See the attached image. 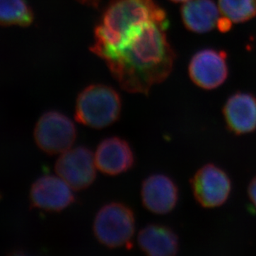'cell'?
<instances>
[{
    "mask_svg": "<svg viewBox=\"0 0 256 256\" xmlns=\"http://www.w3.org/2000/svg\"><path fill=\"white\" fill-rule=\"evenodd\" d=\"M97 170L108 176H118L130 171L136 165V154L124 138L112 136L103 140L94 152Z\"/></svg>",
    "mask_w": 256,
    "mask_h": 256,
    "instance_id": "cell-10",
    "label": "cell"
},
{
    "mask_svg": "<svg viewBox=\"0 0 256 256\" xmlns=\"http://www.w3.org/2000/svg\"><path fill=\"white\" fill-rule=\"evenodd\" d=\"M32 208L60 212L75 202L74 190L58 175H44L32 185L29 194Z\"/></svg>",
    "mask_w": 256,
    "mask_h": 256,
    "instance_id": "cell-8",
    "label": "cell"
},
{
    "mask_svg": "<svg viewBox=\"0 0 256 256\" xmlns=\"http://www.w3.org/2000/svg\"><path fill=\"white\" fill-rule=\"evenodd\" d=\"M38 147L49 155L60 154L75 144L78 130L68 116L56 110L44 113L34 128Z\"/></svg>",
    "mask_w": 256,
    "mask_h": 256,
    "instance_id": "cell-5",
    "label": "cell"
},
{
    "mask_svg": "<svg viewBox=\"0 0 256 256\" xmlns=\"http://www.w3.org/2000/svg\"><path fill=\"white\" fill-rule=\"evenodd\" d=\"M162 18L166 14L154 0H112L94 29L90 50L100 56L113 48L134 27Z\"/></svg>",
    "mask_w": 256,
    "mask_h": 256,
    "instance_id": "cell-2",
    "label": "cell"
},
{
    "mask_svg": "<svg viewBox=\"0 0 256 256\" xmlns=\"http://www.w3.org/2000/svg\"><path fill=\"white\" fill-rule=\"evenodd\" d=\"M140 249L146 256H176L179 237L168 226L152 223L140 230L137 238Z\"/></svg>",
    "mask_w": 256,
    "mask_h": 256,
    "instance_id": "cell-13",
    "label": "cell"
},
{
    "mask_svg": "<svg viewBox=\"0 0 256 256\" xmlns=\"http://www.w3.org/2000/svg\"><path fill=\"white\" fill-rule=\"evenodd\" d=\"M94 152L85 146L70 148L60 154L55 164L58 176L74 191H82L92 186L96 178Z\"/></svg>",
    "mask_w": 256,
    "mask_h": 256,
    "instance_id": "cell-7",
    "label": "cell"
},
{
    "mask_svg": "<svg viewBox=\"0 0 256 256\" xmlns=\"http://www.w3.org/2000/svg\"><path fill=\"white\" fill-rule=\"evenodd\" d=\"M168 24L167 17L142 22L99 56L126 92L147 94L170 76L175 54L168 41Z\"/></svg>",
    "mask_w": 256,
    "mask_h": 256,
    "instance_id": "cell-1",
    "label": "cell"
},
{
    "mask_svg": "<svg viewBox=\"0 0 256 256\" xmlns=\"http://www.w3.org/2000/svg\"><path fill=\"white\" fill-rule=\"evenodd\" d=\"M136 230V214L124 203H107L94 216V236L100 244L110 249L132 248Z\"/></svg>",
    "mask_w": 256,
    "mask_h": 256,
    "instance_id": "cell-4",
    "label": "cell"
},
{
    "mask_svg": "<svg viewBox=\"0 0 256 256\" xmlns=\"http://www.w3.org/2000/svg\"><path fill=\"white\" fill-rule=\"evenodd\" d=\"M223 116L228 130L246 136L256 130V97L249 93L232 94L226 102Z\"/></svg>",
    "mask_w": 256,
    "mask_h": 256,
    "instance_id": "cell-12",
    "label": "cell"
},
{
    "mask_svg": "<svg viewBox=\"0 0 256 256\" xmlns=\"http://www.w3.org/2000/svg\"><path fill=\"white\" fill-rule=\"evenodd\" d=\"M182 18L186 28L194 32H210L219 25L220 10L212 0H190L182 8Z\"/></svg>",
    "mask_w": 256,
    "mask_h": 256,
    "instance_id": "cell-14",
    "label": "cell"
},
{
    "mask_svg": "<svg viewBox=\"0 0 256 256\" xmlns=\"http://www.w3.org/2000/svg\"><path fill=\"white\" fill-rule=\"evenodd\" d=\"M189 74L192 80L203 89L218 88L222 85L228 78L225 52L213 49L198 52L192 58Z\"/></svg>",
    "mask_w": 256,
    "mask_h": 256,
    "instance_id": "cell-11",
    "label": "cell"
},
{
    "mask_svg": "<svg viewBox=\"0 0 256 256\" xmlns=\"http://www.w3.org/2000/svg\"><path fill=\"white\" fill-rule=\"evenodd\" d=\"M34 15L26 0H0V25L28 27Z\"/></svg>",
    "mask_w": 256,
    "mask_h": 256,
    "instance_id": "cell-15",
    "label": "cell"
},
{
    "mask_svg": "<svg viewBox=\"0 0 256 256\" xmlns=\"http://www.w3.org/2000/svg\"><path fill=\"white\" fill-rule=\"evenodd\" d=\"M7 256H31L22 250H12Z\"/></svg>",
    "mask_w": 256,
    "mask_h": 256,
    "instance_id": "cell-19",
    "label": "cell"
},
{
    "mask_svg": "<svg viewBox=\"0 0 256 256\" xmlns=\"http://www.w3.org/2000/svg\"><path fill=\"white\" fill-rule=\"evenodd\" d=\"M120 96L109 86L96 84L83 90L76 104L75 118L78 123L94 130L106 128L120 117Z\"/></svg>",
    "mask_w": 256,
    "mask_h": 256,
    "instance_id": "cell-3",
    "label": "cell"
},
{
    "mask_svg": "<svg viewBox=\"0 0 256 256\" xmlns=\"http://www.w3.org/2000/svg\"><path fill=\"white\" fill-rule=\"evenodd\" d=\"M247 194H248L250 200L256 208V175L250 182L248 188H247Z\"/></svg>",
    "mask_w": 256,
    "mask_h": 256,
    "instance_id": "cell-17",
    "label": "cell"
},
{
    "mask_svg": "<svg viewBox=\"0 0 256 256\" xmlns=\"http://www.w3.org/2000/svg\"><path fill=\"white\" fill-rule=\"evenodd\" d=\"M140 198L144 208L150 212L167 215L178 203V186L166 174H151L141 184Z\"/></svg>",
    "mask_w": 256,
    "mask_h": 256,
    "instance_id": "cell-9",
    "label": "cell"
},
{
    "mask_svg": "<svg viewBox=\"0 0 256 256\" xmlns=\"http://www.w3.org/2000/svg\"><path fill=\"white\" fill-rule=\"evenodd\" d=\"M219 10L230 22H243L256 16V0H219Z\"/></svg>",
    "mask_w": 256,
    "mask_h": 256,
    "instance_id": "cell-16",
    "label": "cell"
},
{
    "mask_svg": "<svg viewBox=\"0 0 256 256\" xmlns=\"http://www.w3.org/2000/svg\"><path fill=\"white\" fill-rule=\"evenodd\" d=\"M79 1L90 6H97L100 2V0H79Z\"/></svg>",
    "mask_w": 256,
    "mask_h": 256,
    "instance_id": "cell-18",
    "label": "cell"
},
{
    "mask_svg": "<svg viewBox=\"0 0 256 256\" xmlns=\"http://www.w3.org/2000/svg\"><path fill=\"white\" fill-rule=\"evenodd\" d=\"M194 198L200 206L214 209L225 205L232 192V182L220 166L206 164L190 180Z\"/></svg>",
    "mask_w": 256,
    "mask_h": 256,
    "instance_id": "cell-6",
    "label": "cell"
},
{
    "mask_svg": "<svg viewBox=\"0 0 256 256\" xmlns=\"http://www.w3.org/2000/svg\"><path fill=\"white\" fill-rule=\"evenodd\" d=\"M172 1H174V2H188L190 0H172Z\"/></svg>",
    "mask_w": 256,
    "mask_h": 256,
    "instance_id": "cell-20",
    "label": "cell"
}]
</instances>
